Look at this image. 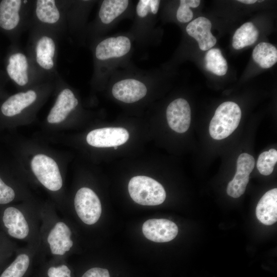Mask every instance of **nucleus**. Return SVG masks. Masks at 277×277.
<instances>
[{
  "instance_id": "nucleus-1",
  "label": "nucleus",
  "mask_w": 277,
  "mask_h": 277,
  "mask_svg": "<svg viewBox=\"0 0 277 277\" xmlns=\"http://www.w3.org/2000/svg\"><path fill=\"white\" fill-rule=\"evenodd\" d=\"M39 211L41 223L38 254L64 260L73 246L72 230L65 219L59 217L56 212Z\"/></svg>"
},
{
  "instance_id": "nucleus-2",
  "label": "nucleus",
  "mask_w": 277,
  "mask_h": 277,
  "mask_svg": "<svg viewBox=\"0 0 277 277\" xmlns=\"http://www.w3.org/2000/svg\"><path fill=\"white\" fill-rule=\"evenodd\" d=\"M40 211L15 206L0 208V228L10 239L38 246L41 227Z\"/></svg>"
},
{
  "instance_id": "nucleus-3",
  "label": "nucleus",
  "mask_w": 277,
  "mask_h": 277,
  "mask_svg": "<svg viewBox=\"0 0 277 277\" xmlns=\"http://www.w3.org/2000/svg\"><path fill=\"white\" fill-rule=\"evenodd\" d=\"M34 31L29 56L41 73L51 74L56 65L57 46L55 35L39 29Z\"/></svg>"
},
{
  "instance_id": "nucleus-4",
  "label": "nucleus",
  "mask_w": 277,
  "mask_h": 277,
  "mask_svg": "<svg viewBox=\"0 0 277 277\" xmlns=\"http://www.w3.org/2000/svg\"><path fill=\"white\" fill-rule=\"evenodd\" d=\"M32 18L36 29L55 34L65 29V2L37 0L33 3ZM56 35V34H55Z\"/></svg>"
},
{
  "instance_id": "nucleus-5",
  "label": "nucleus",
  "mask_w": 277,
  "mask_h": 277,
  "mask_svg": "<svg viewBox=\"0 0 277 277\" xmlns=\"http://www.w3.org/2000/svg\"><path fill=\"white\" fill-rule=\"evenodd\" d=\"M241 115V109L235 103L228 101L221 104L209 124L211 137L220 140L229 136L238 127Z\"/></svg>"
},
{
  "instance_id": "nucleus-6",
  "label": "nucleus",
  "mask_w": 277,
  "mask_h": 277,
  "mask_svg": "<svg viewBox=\"0 0 277 277\" xmlns=\"http://www.w3.org/2000/svg\"><path fill=\"white\" fill-rule=\"evenodd\" d=\"M128 187L131 199L142 205H160L166 199V192L162 184L147 176L132 177Z\"/></svg>"
},
{
  "instance_id": "nucleus-7",
  "label": "nucleus",
  "mask_w": 277,
  "mask_h": 277,
  "mask_svg": "<svg viewBox=\"0 0 277 277\" xmlns=\"http://www.w3.org/2000/svg\"><path fill=\"white\" fill-rule=\"evenodd\" d=\"M32 170L39 183L48 190L55 192L63 186V179L58 165L51 157L38 154L31 162Z\"/></svg>"
},
{
  "instance_id": "nucleus-8",
  "label": "nucleus",
  "mask_w": 277,
  "mask_h": 277,
  "mask_svg": "<svg viewBox=\"0 0 277 277\" xmlns=\"http://www.w3.org/2000/svg\"><path fill=\"white\" fill-rule=\"evenodd\" d=\"M10 78L21 87H24L33 81H39V71L29 55L17 51L11 54L6 67Z\"/></svg>"
},
{
  "instance_id": "nucleus-9",
  "label": "nucleus",
  "mask_w": 277,
  "mask_h": 277,
  "mask_svg": "<svg viewBox=\"0 0 277 277\" xmlns=\"http://www.w3.org/2000/svg\"><path fill=\"white\" fill-rule=\"evenodd\" d=\"M74 206L77 216L86 225L95 224L101 217V201L89 188L82 187L77 190L74 199Z\"/></svg>"
},
{
  "instance_id": "nucleus-10",
  "label": "nucleus",
  "mask_w": 277,
  "mask_h": 277,
  "mask_svg": "<svg viewBox=\"0 0 277 277\" xmlns=\"http://www.w3.org/2000/svg\"><path fill=\"white\" fill-rule=\"evenodd\" d=\"M30 1L3 0L0 3V27L7 31L13 30L26 23Z\"/></svg>"
},
{
  "instance_id": "nucleus-11",
  "label": "nucleus",
  "mask_w": 277,
  "mask_h": 277,
  "mask_svg": "<svg viewBox=\"0 0 277 277\" xmlns=\"http://www.w3.org/2000/svg\"><path fill=\"white\" fill-rule=\"evenodd\" d=\"M254 164V159L250 154L243 153L239 155L237 160L236 172L227 188V193L229 196L238 198L244 194Z\"/></svg>"
},
{
  "instance_id": "nucleus-12",
  "label": "nucleus",
  "mask_w": 277,
  "mask_h": 277,
  "mask_svg": "<svg viewBox=\"0 0 277 277\" xmlns=\"http://www.w3.org/2000/svg\"><path fill=\"white\" fill-rule=\"evenodd\" d=\"M128 131L122 127H106L91 131L87 135L88 144L95 147L118 146L128 140Z\"/></svg>"
},
{
  "instance_id": "nucleus-13",
  "label": "nucleus",
  "mask_w": 277,
  "mask_h": 277,
  "mask_svg": "<svg viewBox=\"0 0 277 277\" xmlns=\"http://www.w3.org/2000/svg\"><path fill=\"white\" fill-rule=\"evenodd\" d=\"M38 252V246L34 245L27 244L17 249L14 259L3 270L0 277H26Z\"/></svg>"
},
{
  "instance_id": "nucleus-14",
  "label": "nucleus",
  "mask_w": 277,
  "mask_h": 277,
  "mask_svg": "<svg viewBox=\"0 0 277 277\" xmlns=\"http://www.w3.org/2000/svg\"><path fill=\"white\" fill-rule=\"evenodd\" d=\"M144 236L155 242H169L178 233V227L172 221L164 219H152L145 221L142 226Z\"/></svg>"
},
{
  "instance_id": "nucleus-15",
  "label": "nucleus",
  "mask_w": 277,
  "mask_h": 277,
  "mask_svg": "<svg viewBox=\"0 0 277 277\" xmlns=\"http://www.w3.org/2000/svg\"><path fill=\"white\" fill-rule=\"evenodd\" d=\"M168 125L177 133H184L189 129L191 122V109L188 102L179 98L170 103L166 110Z\"/></svg>"
},
{
  "instance_id": "nucleus-16",
  "label": "nucleus",
  "mask_w": 277,
  "mask_h": 277,
  "mask_svg": "<svg viewBox=\"0 0 277 277\" xmlns=\"http://www.w3.org/2000/svg\"><path fill=\"white\" fill-rule=\"evenodd\" d=\"M131 48L130 39L125 36L106 38L98 43L95 50L96 58L104 61L122 57L127 54Z\"/></svg>"
},
{
  "instance_id": "nucleus-17",
  "label": "nucleus",
  "mask_w": 277,
  "mask_h": 277,
  "mask_svg": "<svg viewBox=\"0 0 277 277\" xmlns=\"http://www.w3.org/2000/svg\"><path fill=\"white\" fill-rule=\"evenodd\" d=\"M145 84L135 79L128 78L115 83L112 88L113 96L117 100L126 103L136 102L147 93Z\"/></svg>"
},
{
  "instance_id": "nucleus-18",
  "label": "nucleus",
  "mask_w": 277,
  "mask_h": 277,
  "mask_svg": "<svg viewBox=\"0 0 277 277\" xmlns=\"http://www.w3.org/2000/svg\"><path fill=\"white\" fill-rule=\"evenodd\" d=\"M78 103V100L70 89H63L48 114V122L50 124H58L64 121Z\"/></svg>"
},
{
  "instance_id": "nucleus-19",
  "label": "nucleus",
  "mask_w": 277,
  "mask_h": 277,
  "mask_svg": "<svg viewBox=\"0 0 277 277\" xmlns=\"http://www.w3.org/2000/svg\"><path fill=\"white\" fill-rule=\"evenodd\" d=\"M211 23L208 18L199 17L186 27L188 35L195 39L200 49L203 51L208 50L216 43V38L211 32Z\"/></svg>"
},
{
  "instance_id": "nucleus-20",
  "label": "nucleus",
  "mask_w": 277,
  "mask_h": 277,
  "mask_svg": "<svg viewBox=\"0 0 277 277\" xmlns=\"http://www.w3.org/2000/svg\"><path fill=\"white\" fill-rule=\"evenodd\" d=\"M37 97V93L33 89L16 93L9 97L2 104V112L6 116L16 115L33 104Z\"/></svg>"
},
{
  "instance_id": "nucleus-21",
  "label": "nucleus",
  "mask_w": 277,
  "mask_h": 277,
  "mask_svg": "<svg viewBox=\"0 0 277 277\" xmlns=\"http://www.w3.org/2000/svg\"><path fill=\"white\" fill-rule=\"evenodd\" d=\"M258 219L266 225H271L277 220V189L266 192L261 197L256 207Z\"/></svg>"
},
{
  "instance_id": "nucleus-22",
  "label": "nucleus",
  "mask_w": 277,
  "mask_h": 277,
  "mask_svg": "<svg viewBox=\"0 0 277 277\" xmlns=\"http://www.w3.org/2000/svg\"><path fill=\"white\" fill-rule=\"evenodd\" d=\"M259 34V30L252 23H245L235 32L232 46L238 50L252 45L258 39Z\"/></svg>"
},
{
  "instance_id": "nucleus-23",
  "label": "nucleus",
  "mask_w": 277,
  "mask_h": 277,
  "mask_svg": "<svg viewBox=\"0 0 277 277\" xmlns=\"http://www.w3.org/2000/svg\"><path fill=\"white\" fill-rule=\"evenodd\" d=\"M127 0H105L101 6L98 16L102 23L108 24L122 14L129 5Z\"/></svg>"
},
{
  "instance_id": "nucleus-24",
  "label": "nucleus",
  "mask_w": 277,
  "mask_h": 277,
  "mask_svg": "<svg viewBox=\"0 0 277 277\" xmlns=\"http://www.w3.org/2000/svg\"><path fill=\"white\" fill-rule=\"evenodd\" d=\"M252 57L261 67L269 68L277 62V49L270 43L261 42L254 48Z\"/></svg>"
},
{
  "instance_id": "nucleus-25",
  "label": "nucleus",
  "mask_w": 277,
  "mask_h": 277,
  "mask_svg": "<svg viewBox=\"0 0 277 277\" xmlns=\"http://www.w3.org/2000/svg\"><path fill=\"white\" fill-rule=\"evenodd\" d=\"M206 68L219 76L225 75L228 69L226 59L218 48H212L207 52L205 56Z\"/></svg>"
},
{
  "instance_id": "nucleus-26",
  "label": "nucleus",
  "mask_w": 277,
  "mask_h": 277,
  "mask_svg": "<svg viewBox=\"0 0 277 277\" xmlns=\"http://www.w3.org/2000/svg\"><path fill=\"white\" fill-rule=\"evenodd\" d=\"M277 162V151L270 149L264 151L258 157L256 167L259 172L264 175H270L273 171Z\"/></svg>"
},
{
  "instance_id": "nucleus-27",
  "label": "nucleus",
  "mask_w": 277,
  "mask_h": 277,
  "mask_svg": "<svg viewBox=\"0 0 277 277\" xmlns=\"http://www.w3.org/2000/svg\"><path fill=\"white\" fill-rule=\"evenodd\" d=\"M200 2V0H181L180 6L176 12L177 20L181 23L190 22L193 15L190 8L198 7Z\"/></svg>"
},
{
  "instance_id": "nucleus-28",
  "label": "nucleus",
  "mask_w": 277,
  "mask_h": 277,
  "mask_svg": "<svg viewBox=\"0 0 277 277\" xmlns=\"http://www.w3.org/2000/svg\"><path fill=\"white\" fill-rule=\"evenodd\" d=\"M53 261L54 263L52 265H50L46 269L47 277H71V271L64 263V260H56V265L54 259Z\"/></svg>"
},
{
  "instance_id": "nucleus-29",
  "label": "nucleus",
  "mask_w": 277,
  "mask_h": 277,
  "mask_svg": "<svg viewBox=\"0 0 277 277\" xmlns=\"http://www.w3.org/2000/svg\"><path fill=\"white\" fill-rule=\"evenodd\" d=\"M160 4L159 0H140L136 6V13L140 17H145L149 13L155 14L158 12Z\"/></svg>"
},
{
  "instance_id": "nucleus-30",
  "label": "nucleus",
  "mask_w": 277,
  "mask_h": 277,
  "mask_svg": "<svg viewBox=\"0 0 277 277\" xmlns=\"http://www.w3.org/2000/svg\"><path fill=\"white\" fill-rule=\"evenodd\" d=\"M15 195L13 188L0 177V205L6 206L11 203L14 200Z\"/></svg>"
},
{
  "instance_id": "nucleus-31",
  "label": "nucleus",
  "mask_w": 277,
  "mask_h": 277,
  "mask_svg": "<svg viewBox=\"0 0 277 277\" xmlns=\"http://www.w3.org/2000/svg\"><path fill=\"white\" fill-rule=\"evenodd\" d=\"M82 277H110V275L106 269L93 267L87 270Z\"/></svg>"
},
{
  "instance_id": "nucleus-32",
  "label": "nucleus",
  "mask_w": 277,
  "mask_h": 277,
  "mask_svg": "<svg viewBox=\"0 0 277 277\" xmlns=\"http://www.w3.org/2000/svg\"><path fill=\"white\" fill-rule=\"evenodd\" d=\"M17 249V247L15 246L0 251V267L6 264V262H7L13 254H15Z\"/></svg>"
},
{
  "instance_id": "nucleus-33",
  "label": "nucleus",
  "mask_w": 277,
  "mask_h": 277,
  "mask_svg": "<svg viewBox=\"0 0 277 277\" xmlns=\"http://www.w3.org/2000/svg\"><path fill=\"white\" fill-rule=\"evenodd\" d=\"M15 246V244L0 231V251Z\"/></svg>"
},
{
  "instance_id": "nucleus-34",
  "label": "nucleus",
  "mask_w": 277,
  "mask_h": 277,
  "mask_svg": "<svg viewBox=\"0 0 277 277\" xmlns=\"http://www.w3.org/2000/svg\"><path fill=\"white\" fill-rule=\"evenodd\" d=\"M238 1L246 4H252L257 2L256 0H239Z\"/></svg>"
},
{
  "instance_id": "nucleus-35",
  "label": "nucleus",
  "mask_w": 277,
  "mask_h": 277,
  "mask_svg": "<svg viewBox=\"0 0 277 277\" xmlns=\"http://www.w3.org/2000/svg\"><path fill=\"white\" fill-rule=\"evenodd\" d=\"M118 148V146H115L114 147V149H117Z\"/></svg>"
},
{
  "instance_id": "nucleus-36",
  "label": "nucleus",
  "mask_w": 277,
  "mask_h": 277,
  "mask_svg": "<svg viewBox=\"0 0 277 277\" xmlns=\"http://www.w3.org/2000/svg\"><path fill=\"white\" fill-rule=\"evenodd\" d=\"M259 2H263V1H258Z\"/></svg>"
}]
</instances>
